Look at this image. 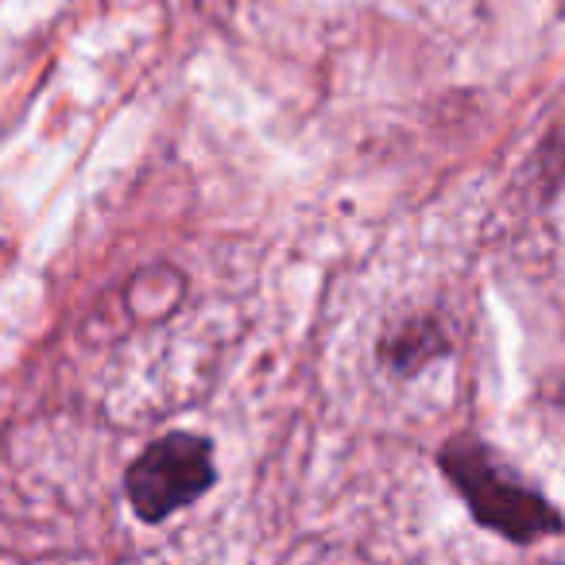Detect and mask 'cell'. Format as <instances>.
<instances>
[{"mask_svg":"<svg viewBox=\"0 0 565 565\" xmlns=\"http://www.w3.org/2000/svg\"><path fill=\"white\" fill-rule=\"evenodd\" d=\"M213 488V446L198 434H167L136 457L125 477V495L136 515L159 523Z\"/></svg>","mask_w":565,"mask_h":565,"instance_id":"7a4b0ae2","label":"cell"},{"mask_svg":"<svg viewBox=\"0 0 565 565\" xmlns=\"http://www.w3.org/2000/svg\"><path fill=\"white\" fill-rule=\"evenodd\" d=\"M441 469L454 480L461 500L469 503L472 519L488 531L503 534L511 542H539L546 534L562 531V515L539 492L519 484L477 438L449 441L441 449Z\"/></svg>","mask_w":565,"mask_h":565,"instance_id":"6da1fadb","label":"cell"},{"mask_svg":"<svg viewBox=\"0 0 565 565\" xmlns=\"http://www.w3.org/2000/svg\"><path fill=\"white\" fill-rule=\"evenodd\" d=\"M557 395H562V403H565V380H562V392H557Z\"/></svg>","mask_w":565,"mask_h":565,"instance_id":"3957f363","label":"cell"}]
</instances>
